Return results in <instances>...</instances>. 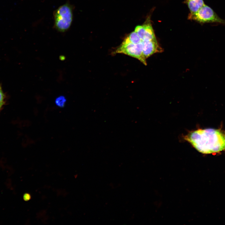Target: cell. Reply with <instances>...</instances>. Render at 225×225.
<instances>
[{
    "label": "cell",
    "mask_w": 225,
    "mask_h": 225,
    "mask_svg": "<svg viewBox=\"0 0 225 225\" xmlns=\"http://www.w3.org/2000/svg\"><path fill=\"white\" fill-rule=\"evenodd\" d=\"M142 41L143 54L146 59L154 53L162 52V49L159 45L156 39Z\"/></svg>",
    "instance_id": "obj_5"
},
{
    "label": "cell",
    "mask_w": 225,
    "mask_h": 225,
    "mask_svg": "<svg viewBox=\"0 0 225 225\" xmlns=\"http://www.w3.org/2000/svg\"><path fill=\"white\" fill-rule=\"evenodd\" d=\"M114 53H122L137 58L145 65H147L146 59L143 54L142 41L137 44H134L129 42L125 38Z\"/></svg>",
    "instance_id": "obj_4"
},
{
    "label": "cell",
    "mask_w": 225,
    "mask_h": 225,
    "mask_svg": "<svg viewBox=\"0 0 225 225\" xmlns=\"http://www.w3.org/2000/svg\"><path fill=\"white\" fill-rule=\"evenodd\" d=\"M183 2L188 5L191 14L196 13L205 5L203 0H185Z\"/></svg>",
    "instance_id": "obj_6"
},
{
    "label": "cell",
    "mask_w": 225,
    "mask_h": 225,
    "mask_svg": "<svg viewBox=\"0 0 225 225\" xmlns=\"http://www.w3.org/2000/svg\"><path fill=\"white\" fill-rule=\"evenodd\" d=\"M126 39L129 42L134 44L139 43L142 41L135 31L132 32Z\"/></svg>",
    "instance_id": "obj_8"
},
{
    "label": "cell",
    "mask_w": 225,
    "mask_h": 225,
    "mask_svg": "<svg viewBox=\"0 0 225 225\" xmlns=\"http://www.w3.org/2000/svg\"><path fill=\"white\" fill-rule=\"evenodd\" d=\"M135 31L137 33L141 40L143 39L145 32V28L143 25L138 26L136 27Z\"/></svg>",
    "instance_id": "obj_10"
},
{
    "label": "cell",
    "mask_w": 225,
    "mask_h": 225,
    "mask_svg": "<svg viewBox=\"0 0 225 225\" xmlns=\"http://www.w3.org/2000/svg\"><path fill=\"white\" fill-rule=\"evenodd\" d=\"M188 19L196 21L201 23H218L225 24V20L221 18L209 7L205 4L196 13H189Z\"/></svg>",
    "instance_id": "obj_3"
},
{
    "label": "cell",
    "mask_w": 225,
    "mask_h": 225,
    "mask_svg": "<svg viewBox=\"0 0 225 225\" xmlns=\"http://www.w3.org/2000/svg\"><path fill=\"white\" fill-rule=\"evenodd\" d=\"M184 139L202 153L218 152L225 149V132L220 129H198L190 132Z\"/></svg>",
    "instance_id": "obj_1"
},
{
    "label": "cell",
    "mask_w": 225,
    "mask_h": 225,
    "mask_svg": "<svg viewBox=\"0 0 225 225\" xmlns=\"http://www.w3.org/2000/svg\"><path fill=\"white\" fill-rule=\"evenodd\" d=\"M23 199L25 201L29 200L31 198L30 195L28 193H25L23 196Z\"/></svg>",
    "instance_id": "obj_12"
},
{
    "label": "cell",
    "mask_w": 225,
    "mask_h": 225,
    "mask_svg": "<svg viewBox=\"0 0 225 225\" xmlns=\"http://www.w3.org/2000/svg\"><path fill=\"white\" fill-rule=\"evenodd\" d=\"M66 100L63 96H60L55 99V103L58 107L62 108L64 106Z\"/></svg>",
    "instance_id": "obj_9"
},
{
    "label": "cell",
    "mask_w": 225,
    "mask_h": 225,
    "mask_svg": "<svg viewBox=\"0 0 225 225\" xmlns=\"http://www.w3.org/2000/svg\"><path fill=\"white\" fill-rule=\"evenodd\" d=\"M4 103H2L0 104V109H1L2 106L4 105Z\"/></svg>",
    "instance_id": "obj_13"
},
{
    "label": "cell",
    "mask_w": 225,
    "mask_h": 225,
    "mask_svg": "<svg viewBox=\"0 0 225 225\" xmlns=\"http://www.w3.org/2000/svg\"><path fill=\"white\" fill-rule=\"evenodd\" d=\"M145 28L143 41H148L156 39L150 22H147L143 25Z\"/></svg>",
    "instance_id": "obj_7"
},
{
    "label": "cell",
    "mask_w": 225,
    "mask_h": 225,
    "mask_svg": "<svg viewBox=\"0 0 225 225\" xmlns=\"http://www.w3.org/2000/svg\"><path fill=\"white\" fill-rule=\"evenodd\" d=\"M4 95L2 91L1 88L0 87V104L4 103L3 101Z\"/></svg>",
    "instance_id": "obj_11"
},
{
    "label": "cell",
    "mask_w": 225,
    "mask_h": 225,
    "mask_svg": "<svg viewBox=\"0 0 225 225\" xmlns=\"http://www.w3.org/2000/svg\"><path fill=\"white\" fill-rule=\"evenodd\" d=\"M72 6L66 3L59 7L53 12L54 27L59 32H64L70 27L73 20Z\"/></svg>",
    "instance_id": "obj_2"
}]
</instances>
